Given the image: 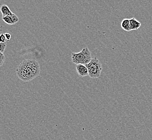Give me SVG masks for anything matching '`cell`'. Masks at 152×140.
Segmentation results:
<instances>
[{"label": "cell", "instance_id": "cell-1", "mask_svg": "<svg viewBox=\"0 0 152 140\" xmlns=\"http://www.w3.org/2000/svg\"><path fill=\"white\" fill-rule=\"evenodd\" d=\"M39 73V65L34 59H26L22 61L16 70L18 78L24 82L31 81L38 77Z\"/></svg>", "mask_w": 152, "mask_h": 140}, {"label": "cell", "instance_id": "cell-2", "mask_svg": "<svg viewBox=\"0 0 152 140\" xmlns=\"http://www.w3.org/2000/svg\"><path fill=\"white\" fill-rule=\"evenodd\" d=\"M72 61L74 64H88L92 60V55L88 47H85L78 53H72Z\"/></svg>", "mask_w": 152, "mask_h": 140}, {"label": "cell", "instance_id": "cell-3", "mask_svg": "<svg viewBox=\"0 0 152 140\" xmlns=\"http://www.w3.org/2000/svg\"><path fill=\"white\" fill-rule=\"evenodd\" d=\"M88 71V76L91 78H98L101 75L102 65L96 57L92 59L90 62L86 65Z\"/></svg>", "mask_w": 152, "mask_h": 140}, {"label": "cell", "instance_id": "cell-4", "mask_svg": "<svg viewBox=\"0 0 152 140\" xmlns=\"http://www.w3.org/2000/svg\"><path fill=\"white\" fill-rule=\"evenodd\" d=\"M76 68L77 72L80 77H84L88 76V71L86 65H77Z\"/></svg>", "mask_w": 152, "mask_h": 140}, {"label": "cell", "instance_id": "cell-5", "mask_svg": "<svg viewBox=\"0 0 152 140\" xmlns=\"http://www.w3.org/2000/svg\"><path fill=\"white\" fill-rule=\"evenodd\" d=\"M2 20L6 23L12 25L16 23L19 20V18L15 14H14L12 16H7L2 17Z\"/></svg>", "mask_w": 152, "mask_h": 140}, {"label": "cell", "instance_id": "cell-6", "mask_svg": "<svg viewBox=\"0 0 152 140\" xmlns=\"http://www.w3.org/2000/svg\"><path fill=\"white\" fill-rule=\"evenodd\" d=\"M130 21V25H131V30H137L140 28L141 24L139 21L136 20L135 18H132L131 19H129Z\"/></svg>", "mask_w": 152, "mask_h": 140}, {"label": "cell", "instance_id": "cell-7", "mask_svg": "<svg viewBox=\"0 0 152 140\" xmlns=\"http://www.w3.org/2000/svg\"><path fill=\"white\" fill-rule=\"evenodd\" d=\"M1 12L2 14L3 17L7 16H12L14 14V13L9 9V7L6 4H4L1 6Z\"/></svg>", "mask_w": 152, "mask_h": 140}, {"label": "cell", "instance_id": "cell-8", "mask_svg": "<svg viewBox=\"0 0 152 140\" xmlns=\"http://www.w3.org/2000/svg\"><path fill=\"white\" fill-rule=\"evenodd\" d=\"M121 26L123 29L125 30L126 31H131L129 19H127V18L124 19L121 23Z\"/></svg>", "mask_w": 152, "mask_h": 140}, {"label": "cell", "instance_id": "cell-9", "mask_svg": "<svg viewBox=\"0 0 152 140\" xmlns=\"http://www.w3.org/2000/svg\"><path fill=\"white\" fill-rule=\"evenodd\" d=\"M7 47L6 42H0V52L3 53Z\"/></svg>", "mask_w": 152, "mask_h": 140}, {"label": "cell", "instance_id": "cell-10", "mask_svg": "<svg viewBox=\"0 0 152 140\" xmlns=\"http://www.w3.org/2000/svg\"><path fill=\"white\" fill-rule=\"evenodd\" d=\"M6 59L5 55L3 54V53L0 52V66H2L3 63H4Z\"/></svg>", "mask_w": 152, "mask_h": 140}, {"label": "cell", "instance_id": "cell-11", "mask_svg": "<svg viewBox=\"0 0 152 140\" xmlns=\"http://www.w3.org/2000/svg\"><path fill=\"white\" fill-rule=\"evenodd\" d=\"M0 37H1V39H0L1 42H6V36L4 34H1L0 36Z\"/></svg>", "mask_w": 152, "mask_h": 140}, {"label": "cell", "instance_id": "cell-12", "mask_svg": "<svg viewBox=\"0 0 152 140\" xmlns=\"http://www.w3.org/2000/svg\"><path fill=\"white\" fill-rule=\"evenodd\" d=\"M4 35L6 36V40H7V41H9V40H10V39H11V35H10V34H8V33H5V34H4Z\"/></svg>", "mask_w": 152, "mask_h": 140}]
</instances>
